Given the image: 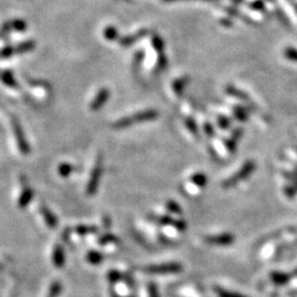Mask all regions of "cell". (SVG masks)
I'll return each mask as SVG.
<instances>
[{
  "label": "cell",
  "mask_w": 297,
  "mask_h": 297,
  "mask_svg": "<svg viewBox=\"0 0 297 297\" xmlns=\"http://www.w3.org/2000/svg\"><path fill=\"white\" fill-rule=\"evenodd\" d=\"M157 117H159V112H157L156 110H152V109L145 110V111L138 112V113L132 114V116L124 117V118L120 119V120H118L116 123L113 124V127L117 129H122L126 127L133 126V124H137V123L152 121V120H154V119H156Z\"/></svg>",
  "instance_id": "obj_1"
},
{
  "label": "cell",
  "mask_w": 297,
  "mask_h": 297,
  "mask_svg": "<svg viewBox=\"0 0 297 297\" xmlns=\"http://www.w3.org/2000/svg\"><path fill=\"white\" fill-rule=\"evenodd\" d=\"M218 124L223 129H227V128L230 127V121H229L228 118L223 117V116H219L218 117Z\"/></svg>",
  "instance_id": "obj_27"
},
{
  "label": "cell",
  "mask_w": 297,
  "mask_h": 297,
  "mask_svg": "<svg viewBox=\"0 0 297 297\" xmlns=\"http://www.w3.org/2000/svg\"><path fill=\"white\" fill-rule=\"evenodd\" d=\"M220 22H222L223 26H224V27H231V25H232V22L227 20V19H223V20H222Z\"/></svg>",
  "instance_id": "obj_34"
},
{
  "label": "cell",
  "mask_w": 297,
  "mask_h": 297,
  "mask_svg": "<svg viewBox=\"0 0 297 297\" xmlns=\"http://www.w3.org/2000/svg\"><path fill=\"white\" fill-rule=\"evenodd\" d=\"M61 291H62V285L60 282H54V283L52 284L50 287V292H49V295H47V297H57L60 295Z\"/></svg>",
  "instance_id": "obj_19"
},
{
  "label": "cell",
  "mask_w": 297,
  "mask_h": 297,
  "mask_svg": "<svg viewBox=\"0 0 297 297\" xmlns=\"http://www.w3.org/2000/svg\"><path fill=\"white\" fill-rule=\"evenodd\" d=\"M12 126H13L14 136H16V140H17V145L19 147V150H20L23 154H28V153L30 152V147H29V145H28L26 137H25V133H23L20 123H19L17 119L13 118Z\"/></svg>",
  "instance_id": "obj_5"
},
{
  "label": "cell",
  "mask_w": 297,
  "mask_h": 297,
  "mask_svg": "<svg viewBox=\"0 0 297 297\" xmlns=\"http://www.w3.org/2000/svg\"><path fill=\"white\" fill-rule=\"evenodd\" d=\"M33 189L30 187H25L23 188L22 194L20 196V198H19V207L20 208H25L27 206L31 203V200L33 198Z\"/></svg>",
  "instance_id": "obj_10"
},
{
  "label": "cell",
  "mask_w": 297,
  "mask_h": 297,
  "mask_svg": "<svg viewBox=\"0 0 297 297\" xmlns=\"http://www.w3.org/2000/svg\"><path fill=\"white\" fill-rule=\"evenodd\" d=\"M285 194L289 196V197H293V196H295L296 195V187H295V186H286Z\"/></svg>",
  "instance_id": "obj_30"
},
{
  "label": "cell",
  "mask_w": 297,
  "mask_h": 297,
  "mask_svg": "<svg viewBox=\"0 0 297 297\" xmlns=\"http://www.w3.org/2000/svg\"><path fill=\"white\" fill-rule=\"evenodd\" d=\"M36 47V42L35 41H26L23 43H20L16 46H7L3 47L2 50H0V59H7L16 54H21V53H27V52H31Z\"/></svg>",
  "instance_id": "obj_3"
},
{
  "label": "cell",
  "mask_w": 297,
  "mask_h": 297,
  "mask_svg": "<svg viewBox=\"0 0 297 297\" xmlns=\"http://www.w3.org/2000/svg\"><path fill=\"white\" fill-rule=\"evenodd\" d=\"M53 263L56 267H62L64 265L65 263V255H64V250L63 248H62L60 244H57V246L54 248L53 251Z\"/></svg>",
  "instance_id": "obj_9"
},
{
  "label": "cell",
  "mask_w": 297,
  "mask_h": 297,
  "mask_svg": "<svg viewBox=\"0 0 297 297\" xmlns=\"http://www.w3.org/2000/svg\"><path fill=\"white\" fill-rule=\"evenodd\" d=\"M152 44L154 46V49L159 52L160 54H164V42L162 41L159 36H154L152 39Z\"/></svg>",
  "instance_id": "obj_17"
},
{
  "label": "cell",
  "mask_w": 297,
  "mask_h": 297,
  "mask_svg": "<svg viewBox=\"0 0 297 297\" xmlns=\"http://www.w3.org/2000/svg\"><path fill=\"white\" fill-rule=\"evenodd\" d=\"M255 170H256L255 161H247L236 174L224 182L223 187H231V186L238 184L240 181L248 179V177L253 173V171Z\"/></svg>",
  "instance_id": "obj_2"
},
{
  "label": "cell",
  "mask_w": 297,
  "mask_h": 297,
  "mask_svg": "<svg viewBox=\"0 0 297 297\" xmlns=\"http://www.w3.org/2000/svg\"><path fill=\"white\" fill-rule=\"evenodd\" d=\"M272 279L277 284H283L289 281V276H287L286 274H282V273H276V274L272 275Z\"/></svg>",
  "instance_id": "obj_23"
},
{
  "label": "cell",
  "mask_w": 297,
  "mask_h": 297,
  "mask_svg": "<svg viewBox=\"0 0 297 297\" xmlns=\"http://www.w3.org/2000/svg\"><path fill=\"white\" fill-rule=\"evenodd\" d=\"M218 294L222 296V297H244V296H241V295H238V294H232V293H229V292L227 291H222V290H217Z\"/></svg>",
  "instance_id": "obj_29"
},
{
  "label": "cell",
  "mask_w": 297,
  "mask_h": 297,
  "mask_svg": "<svg viewBox=\"0 0 297 297\" xmlns=\"http://www.w3.org/2000/svg\"><path fill=\"white\" fill-rule=\"evenodd\" d=\"M226 92L228 94H230L231 96H234V97H237L239 99H243V100H248V96L242 93L241 90L237 89L236 87H233V86H229V87L226 88Z\"/></svg>",
  "instance_id": "obj_16"
},
{
  "label": "cell",
  "mask_w": 297,
  "mask_h": 297,
  "mask_svg": "<svg viewBox=\"0 0 297 297\" xmlns=\"http://www.w3.org/2000/svg\"><path fill=\"white\" fill-rule=\"evenodd\" d=\"M284 56L289 61L296 62L297 63V49H294V47H287V49L284 50Z\"/></svg>",
  "instance_id": "obj_20"
},
{
  "label": "cell",
  "mask_w": 297,
  "mask_h": 297,
  "mask_svg": "<svg viewBox=\"0 0 297 297\" xmlns=\"http://www.w3.org/2000/svg\"><path fill=\"white\" fill-rule=\"evenodd\" d=\"M0 79H1L2 83L9 86V87H13V88L18 87L17 81H16V79H14L11 72H9V71L0 72Z\"/></svg>",
  "instance_id": "obj_12"
},
{
  "label": "cell",
  "mask_w": 297,
  "mask_h": 297,
  "mask_svg": "<svg viewBox=\"0 0 297 297\" xmlns=\"http://www.w3.org/2000/svg\"><path fill=\"white\" fill-rule=\"evenodd\" d=\"M269 1H274V0H269Z\"/></svg>",
  "instance_id": "obj_39"
},
{
  "label": "cell",
  "mask_w": 297,
  "mask_h": 297,
  "mask_svg": "<svg viewBox=\"0 0 297 297\" xmlns=\"http://www.w3.org/2000/svg\"><path fill=\"white\" fill-rule=\"evenodd\" d=\"M150 296L151 297H159V294H157L155 286L151 285V287H150Z\"/></svg>",
  "instance_id": "obj_32"
},
{
  "label": "cell",
  "mask_w": 297,
  "mask_h": 297,
  "mask_svg": "<svg viewBox=\"0 0 297 297\" xmlns=\"http://www.w3.org/2000/svg\"><path fill=\"white\" fill-rule=\"evenodd\" d=\"M164 1H177V0H164Z\"/></svg>",
  "instance_id": "obj_37"
},
{
  "label": "cell",
  "mask_w": 297,
  "mask_h": 297,
  "mask_svg": "<svg viewBox=\"0 0 297 297\" xmlns=\"http://www.w3.org/2000/svg\"><path fill=\"white\" fill-rule=\"evenodd\" d=\"M234 114H236V117L241 121H246L248 119V112L244 108L234 107Z\"/></svg>",
  "instance_id": "obj_22"
},
{
  "label": "cell",
  "mask_w": 297,
  "mask_h": 297,
  "mask_svg": "<svg viewBox=\"0 0 297 297\" xmlns=\"http://www.w3.org/2000/svg\"><path fill=\"white\" fill-rule=\"evenodd\" d=\"M88 260L92 263H98L102 260V256L98 255L97 252H90L88 255Z\"/></svg>",
  "instance_id": "obj_28"
},
{
  "label": "cell",
  "mask_w": 297,
  "mask_h": 297,
  "mask_svg": "<svg viewBox=\"0 0 297 297\" xmlns=\"http://www.w3.org/2000/svg\"><path fill=\"white\" fill-rule=\"evenodd\" d=\"M167 207L170 208V210H173V212H180V210H177V209H179V207H177L176 204L173 203V202L167 204Z\"/></svg>",
  "instance_id": "obj_33"
},
{
  "label": "cell",
  "mask_w": 297,
  "mask_h": 297,
  "mask_svg": "<svg viewBox=\"0 0 297 297\" xmlns=\"http://www.w3.org/2000/svg\"><path fill=\"white\" fill-rule=\"evenodd\" d=\"M232 1L234 3H241V2H243V0H232Z\"/></svg>",
  "instance_id": "obj_36"
},
{
  "label": "cell",
  "mask_w": 297,
  "mask_h": 297,
  "mask_svg": "<svg viewBox=\"0 0 297 297\" xmlns=\"http://www.w3.org/2000/svg\"><path fill=\"white\" fill-rule=\"evenodd\" d=\"M2 269H3V265L0 264V270H2Z\"/></svg>",
  "instance_id": "obj_38"
},
{
  "label": "cell",
  "mask_w": 297,
  "mask_h": 297,
  "mask_svg": "<svg viewBox=\"0 0 297 297\" xmlns=\"http://www.w3.org/2000/svg\"><path fill=\"white\" fill-rule=\"evenodd\" d=\"M74 166L72 164H69V163H63V164H61L59 167V173L61 176L63 177H68L70 176V174L73 172Z\"/></svg>",
  "instance_id": "obj_18"
},
{
  "label": "cell",
  "mask_w": 297,
  "mask_h": 297,
  "mask_svg": "<svg viewBox=\"0 0 297 297\" xmlns=\"http://www.w3.org/2000/svg\"><path fill=\"white\" fill-rule=\"evenodd\" d=\"M293 176H294V181H295V184H296V187H297V169H295Z\"/></svg>",
  "instance_id": "obj_35"
},
{
  "label": "cell",
  "mask_w": 297,
  "mask_h": 297,
  "mask_svg": "<svg viewBox=\"0 0 297 297\" xmlns=\"http://www.w3.org/2000/svg\"><path fill=\"white\" fill-rule=\"evenodd\" d=\"M250 8L255 9V10H258V11H264L265 6H264V2H263L262 0H255L252 3H250Z\"/></svg>",
  "instance_id": "obj_25"
},
{
  "label": "cell",
  "mask_w": 297,
  "mask_h": 297,
  "mask_svg": "<svg viewBox=\"0 0 297 297\" xmlns=\"http://www.w3.org/2000/svg\"><path fill=\"white\" fill-rule=\"evenodd\" d=\"M207 241L212 244H229L233 241V238L231 236H229V234H223V236L219 237H212L208 238Z\"/></svg>",
  "instance_id": "obj_13"
},
{
  "label": "cell",
  "mask_w": 297,
  "mask_h": 297,
  "mask_svg": "<svg viewBox=\"0 0 297 297\" xmlns=\"http://www.w3.org/2000/svg\"><path fill=\"white\" fill-rule=\"evenodd\" d=\"M41 214H42L43 218H44L45 223H47V226H49L50 228H55L56 224L59 223V222H57V218L54 216V214L52 213L49 208L41 207Z\"/></svg>",
  "instance_id": "obj_11"
},
{
  "label": "cell",
  "mask_w": 297,
  "mask_h": 297,
  "mask_svg": "<svg viewBox=\"0 0 297 297\" xmlns=\"http://www.w3.org/2000/svg\"><path fill=\"white\" fill-rule=\"evenodd\" d=\"M147 35H148L147 30H141V31H139L138 33H136V35H133V36H128V37H120V39H118V43L121 46H124V47L131 46L132 44H135L137 41L142 39V37H146Z\"/></svg>",
  "instance_id": "obj_7"
},
{
  "label": "cell",
  "mask_w": 297,
  "mask_h": 297,
  "mask_svg": "<svg viewBox=\"0 0 297 297\" xmlns=\"http://www.w3.org/2000/svg\"><path fill=\"white\" fill-rule=\"evenodd\" d=\"M204 129H205V132L206 133H208V135H210L212 136L213 133H214V131H213V127H212V124H209V123H207V124H205L204 126Z\"/></svg>",
  "instance_id": "obj_31"
},
{
  "label": "cell",
  "mask_w": 297,
  "mask_h": 297,
  "mask_svg": "<svg viewBox=\"0 0 297 297\" xmlns=\"http://www.w3.org/2000/svg\"><path fill=\"white\" fill-rule=\"evenodd\" d=\"M104 36L109 41H113L118 39V30L114 27H107L104 31Z\"/></svg>",
  "instance_id": "obj_15"
},
{
  "label": "cell",
  "mask_w": 297,
  "mask_h": 297,
  "mask_svg": "<svg viewBox=\"0 0 297 297\" xmlns=\"http://www.w3.org/2000/svg\"><path fill=\"white\" fill-rule=\"evenodd\" d=\"M236 143H237V140L233 138L229 139V140L226 141V146H227V148L229 150V152L234 153V151H236Z\"/></svg>",
  "instance_id": "obj_26"
},
{
  "label": "cell",
  "mask_w": 297,
  "mask_h": 297,
  "mask_svg": "<svg viewBox=\"0 0 297 297\" xmlns=\"http://www.w3.org/2000/svg\"><path fill=\"white\" fill-rule=\"evenodd\" d=\"M110 97V92L107 88H102L96 95V97L93 99V102L90 103V109L93 111H97L100 108L104 107V105L107 103V100Z\"/></svg>",
  "instance_id": "obj_6"
},
{
  "label": "cell",
  "mask_w": 297,
  "mask_h": 297,
  "mask_svg": "<svg viewBox=\"0 0 297 297\" xmlns=\"http://www.w3.org/2000/svg\"><path fill=\"white\" fill-rule=\"evenodd\" d=\"M185 123H186V126H187V128L190 130V132L193 133V135H195V136H197V135H198L197 126H196V123H195V121L193 120V119H191V118L186 119Z\"/></svg>",
  "instance_id": "obj_24"
},
{
  "label": "cell",
  "mask_w": 297,
  "mask_h": 297,
  "mask_svg": "<svg viewBox=\"0 0 297 297\" xmlns=\"http://www.w3.org/2000/svg\"><path fill=\"white\" fill-rule=\"evenodd\" d=\"M187 83H188V78H186V77H182V78L176 79L173 84L174 92L177 95L182 94V92H183V89L185 88V86L187 85Z\"/></svg>",
  "instance_id": "obj_14"
},
{
  "label": "cell",
  "mask_w": 297,
  "mask_h": 297,
  "mask_svg": "<svg viewBox=\"0 0 297 297\" xmlns=\"http://www.w3.org/2000/svg\"><path fill=\"white\" fill-rule=\"evenodd\" d=\"M181 266L177 264H164V265H157V266H151L147 269V272L148 273H174V272H180Z\"/></svg>",
  "instance_id": "obj_8"
},
{
  "label": "cell",
  "mask_w": 297,
  "mask_h": 297,
  "mask_svg": "<svg viewBox=\"0 0 297 297\" xmlns=\"http://www.w3.org/2000/svg\"><path fill=\"white\" fill-rule=\"evenodd\" d=\"M103 173V159L102 157H98L97 162H96L94 170L92 172V175H90V179L87 185V194L88 195H94L96 193V189L98 187V183L100 180V176H102Z\"/></svg>",
  "instance_id": "obj_4"
},
{
  "label": "cell",
  "mask_w": 297,
  "mask_h": 297,
  "mask_svg": "<svg viewBox=\"0 0 297 297\" xmlns=\"http://www.w3.org/2000/svg\"><path fill=\"white\" fill-rule=\"evenodd\" d=\"M191 181L194 182V184L198 186H204L207 183V177H206L203 173H196L194 176H191Z\"/></svg>",
  "instance_id": "obj_21"
}]
</instances>
